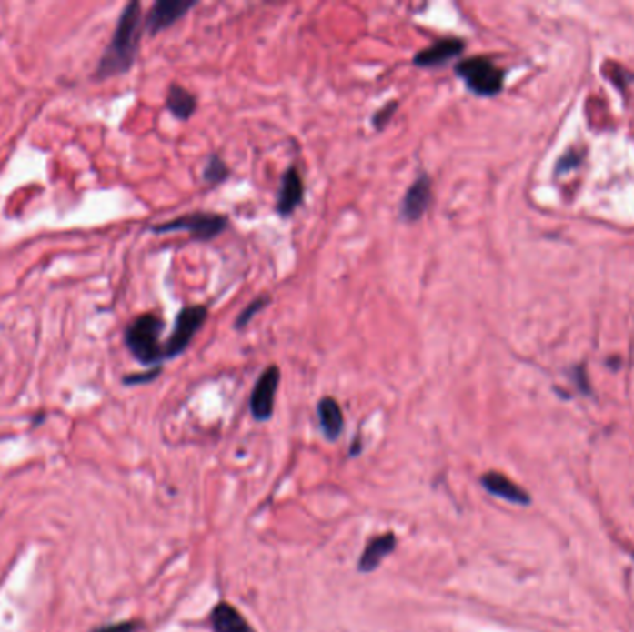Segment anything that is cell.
I'll list each match as a JSON object with an SVG mask.
<instances>
[{
	"mask_svg": "<svg viewBox=\"0 0 634 632\" xmlns=\"http://www.w3.org/2000/svg\"><path fill=\"white\" fill-rule=\"evenodd\" d=\"M141 39V5L128 3L121 12L116 32L106 46V51L96 67V78H110L125 75L132 69Z\"/></svg>",
	"mask_w": 634,
	"mask_h": 632,
	"instance_id": "1",
	"label": "cell"
},
{
	"mask_svg": "<svg viewBox=\"0 0 634 632\" xmlns=\"http://www.w3.org/2000/svg\"><path fill=\"white\" fill-rule=\"evenodd\" d=\"M164 321L156 314H143L136 317L125 330V346L132 356L145 367H160L166 360L160 336Z\"/></svg>",
	"mask_w": 634,
	"mask_h": 632,
	"instance_id": "2",
	"label": "cell"
},
{
	"mask_svg": "<svg viewBox=\"0 0 634 632\" xmlns=\"http://www.w3.org/2000/svg\"><path fill=\"white\" fill-rule=\"evenodd\" d=\"M398 538L394 532H386L380 534V537L369 540V544L366 546L360 562H358V569L362 573H371L373 569H377L380 566V562L396 549Z\"/></svg>",
	"mask_w": 634,
	"mask_h": 632,
	"instance_id": "11",
	"label": "cell"
},
{
	"mask_svg": "<svg viewBox=\"0 0 634 632\" xmlns=\"http://www.w3.org/2000/svg\"><path fill=\"white\" fill-rule=\"evenodd\" d=\"M319 426L328 440H337V436L344 432V412H341L334 397H323L317 405Z\"/></svg>",
	"mask_w": 634,
	"mask_h": 632,
	"instance_id": "14",
	"label": "cell"
},
{
	"mask_svg": "<svg viewBox=\"0 0 634 632\" xmlns=\"http://www.w3.org/2000/svg\"><path fill=\"white\" fill-rule=\"evenodd\" d=\"M228 176H230V169L225 164V160L217 155H212L205 166V171H203L205 182L217 186V184H223L225 180H228Z\"/></svg>",
	"mask_w": 634,
	"mask_h": 632,
	"instance_id": "16",
	"label": "cell"
},
{
	"mask_svg": "<svg viewBox=\"0 0 634 632\" xmlns=\"http://www.w3.org/2000/svg\"><path fill=\"white\" fill-rule=\"evenodd\" d=\"M398 108H399V101H389V103H386L382 108H378V110L373 114V117H371L373 128L378 130V132L384 130V128L387 126V123L392 121V117L396 115Z\"/></svg>",
	"mask_w": 634,
	"mask_h": 632,
	"instance_id": "18",
	"label": "cell"
},
{
	"mask_svg": "<svg viewBox=\"0 0 634 632\" xmlns=\"http://www.w3.org/2000/svg\"><path fill=\"white\" fill-rule=\"evenodd\" d=\"M210 621L214 632H255L246 616L228 603H219L212 610Z\"/></svg>",
	"mask_w": 634,
	"mask_h": 632,
	"instance_id": "13",
	"label": "cell"
},
{
	"mask_svg": "<svg viewBox=\"0 0 634 632\" xmlns=\"http://www.w3.org/2000/svg\"><path fill=\"white\" fill-rule=\"evenodd\" d=\"M206 319H208V308L203 305L182 308L175 319V326L167 339V344L164 346L166 360H173L180 356L189 347L195 334L203 328Z\"/></svg>",
	"mask_w": 634,
	"mask_h": 632,
	"instance_id": "5",
	"label": "cell"
},
{
	"mask_svg": "<svg viewBox=\"0 0 634 632\" xmlns=\"http://www.w3.org/2000/svg\"><path fill=\"white\" fill-rule=\"evenodd\" d=\"M280 384V369L269 366L255 384L251 394V414L257 421H267L275 410V397Z\"/></svg>",
	"mask_w": 634,
	"mask_h": 632,
	"instance_id": "6",
	"label": "cell"
},
{
	"mask_svg": "<svg viewBox=\"0 0 634 632\" xmlns=\"http://www.w3.org/2000/svg\"><path fill=\"white\" fill-rule=\"evenodd\" d=\"M484 488L490 492L492 496H498L505 501L510 503H518V505H527L528 503V496L525 494V490H521L516 482H512L508 477L501 475V473H486L480 478Z\"/></svg>",
	"mask_w": 634,
	"mask_h": 632,
	"instance_id": "12",
	"label": "cell"
},
{
	"mask_svg": "<svg viewBox=\"0 0 634 632\" xmlns=\"http://www.w3.org/2000/svg\"><path fill=\"white\" fill-rule=\"evenodd\" d=\"M432 201V178L427 173H421L407 189L401 201V219L407 223H418L425 217Z\"/></svg>",
	"mask_w": 634,
	"mask_h": 632,
	"instance_id": "7",
	"label": "cell"
},
{
	"mask_svg": "<svg viewBox=\"0 0 634 632\" xmlns=\"http://www.w3.org/2000/svg\"><path fill=\"white\" fill-rule=\"evenodd\" d=\"M228 228V219L221 214L214 212H191L186 216H180L176 219L160 223L153 226L151 230L155 234H166V232H189L195 241H212L217 236H221Z\"/></svg>",
	"mask_w": 634,
	"mask_h": 632,
	"instance_id": "4",
	"label": "cell"
},
{
	"mask_svg": "<svg viewBox=\"0 0 634 632\" xmlns=\"http://www.w3.org/2000/svg\"><path fill=\"white\" fill-rule=\"evenodd\" d=\"M271 305V297L269 296H260V297H257L255 301H251L249 303V306H246V308H243V312L237 316V319H236V323H234V328L236 330H243V328H246L247 325H249V321L257 316V314H260L266 306H269Z\"/></svg>",
	"mask_w": 634,
	"mask_h": 632,
	"instance_id": "17",
	"label": "cell"
},
{
	"mask_svg": "<svg viewBox=\"0 0 634 632\" xmlns=\"http://www.w3.org/2000/svg\"><path fill=\"white\" fill-rule=\"evenodd\" d=\"M167 110L180 121H187L197 112V96L178 84H171L167 91Z\"/></svg>",
	"mask_w": 634,
	"mask_h": 632,
	"instance_id": "15",
	"label": "cell"
},
{
	"mask_svg": "<svg viewBox=\"0 0 634 632\" xmlns=\"http://www.w3.org/2000/svg\"><path fill=\"white\" fill-rule=\"evenodd\" d=\"M466 51V41L460 37H444L434 41L430 46L423 48L419 51L412 64L416 67L421 69H434V67H442L446 64H449L451 60L462 56V53Z\"/></svg>",
	"mask_w": 634,
	"mask_h": 632,
	"instance_id": "8",
	"label": "cell"
},
{
	"mask_svg": "<svg viewBox=\"0 0 634 632\" xmlns=\"http://www.w3.org/2000/svg\"><path fill=\"white\" fill-rule=\"evenodd\" d=\"M137 628L139 625L136 621H123V623H114V625L95 628L93 632H137Z\"/></svg>",
	"mask_w": 634,
	"mask_h": 632,
	"instance_id": "20",
	"label": "cell"
},
{
	"mask_svg": "<svg viewBox=\"0 0 634 632\" xmlns=\"http://www.w3.org/2000/svg\"><path fill=\"white\" fill-rule=\"evenodd\" d=\"M195 6H197L195 0H158L151 8L147 19H145V30L151 35H156L178 23Z\"/></svg>",
	"mask_w": 634,
	"mask_h": 632,
	"instance_id": "9",
	"label": "cell"
},
{
	"mask_svg": "<svg viewBox=\"0 0 634 632\" xmlns=\"http://www.w3.org/2000/svg\"><path fill=\"white\" fill-rule=\"evenodd\" d=\"M303 201H305V182L301 178L299 169L291 166L286 169L282 176L275 210L280 217H287L303 205Z\"/></svg>",
	"mask_w": 634,
	"mask_h": 632,
	"instance_id": "10",
	"label": "cell"
},
{
	"mask_svg": "<svg viewBox=\"0 0 634 632\" xmlns=\"http://www.w3.org/2000/svg\"><path fill=\"white\" fill-rule=\"evenodd\" d=\"M160 371H162V367H153L151 371H147V373H136V375H128V376H125V384H145V382H151V380H155L158 375H160Z\"/></svg>",
	"mask_w": 634,
	"mask_h": 632,
	"instance_id": "19",
	"label": "cell"
},
{
	"mask_svg": "<svg viewBox=\"0 0 634 632\" xmlns=\"http://www.w3.org/2000/svg\"><path fill=\"white\" fill-rule=\"evenodd\" d=\"M455 75L464 80L466 87L478 96H494L503 89V71L488 58L473 56L455 65Z\"/></svg>",
	"mask_w": 634,
	"mask_h": 632,
	"instance_id": "3",
	"label": "cell"
}]
</instances>
